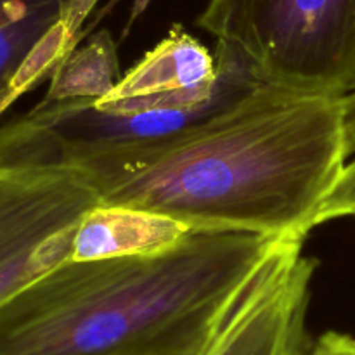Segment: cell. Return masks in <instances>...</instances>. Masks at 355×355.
<instances>
[{"mask_svg":"<svg viewBox=\"0 0 355 355\" xmlns=\"http://www.w3.org/2000/svg\"><path fill=\"white\" fill-rule=\"evenodd\" d=\"M218 87L200 106L187 110L107 113L80 99L40 103L0 127V162L35 166H68L82 156L146 144L168 137L231 106L260 83L245 62L222 45L215 49Z\"/></svg>","mask_w":355,"mask_h":355,"instance_id":"4","label":"cell"},{"mask_svg":"<svg viewBox=\"0 0 355 355\" xmlns=\"http://www.w3.org/2000/svg\"><path fill=\"white\" fill-rule=\"evenodd\" d=\"M99 194L69 166L0 162V304L71 257Z\"/></svg>","mask_w":355,"mask_h":355,"instance_id":"5","label":"cell"},{"mask_svg":"<svg viewBox=\"0 0 355 355\" xmlns=\"http://www.w3.org/2000/svg\"><path fill=\"white\" fill-rule=\"evenodd\" d=\"M149 2H151V0H135L134 6H132V12H130V19H128V26H130V24L134 23V21L137 19V17L141 16L142 12H144L146 7L149 6Z\"/></svg>","mask_w":355,"mask_h":355,"instance_id":"15","label":"cell"},{"mask_svg":"<svg viewBox=\"0 0 355 355\" xmlns=\"http://www.w3.org/2000/svg\"><path fill=\"white\" fill-rule=\"evenodd\" d=\"M68 0H0V113L66 55Z\"/></svg>","mask_w":355,"mask_h":355,"instance_id":"8","label":"cell"},{"mask_svg":"<svg viewBox=\"0 0 355 355\" xmlns=\"http://www.w3.org/2000/svg\"><path fill=\"white\" fill-rule=\"evenodd\" d=\"M304 355H355V338L345 333L328 331L311 343Z\"/></svg>","mask_w":355,"mask_h":355,"instance_id":"13","label":"cell"},{"mask_svg":"<svg viewBox=\"0 0 355 355\" xmlns=\"http://www.w3.org/2000/svg\"><path fill=\"white\" fill-rule=\"evenodd\" d=\"M342 217H355V159L342 168L315 215V227Z\"/></svg>","mask_w":355,"mask_h":355,"instance_id":"11","label":"cell"},{"mask_svg":"<svg viewBox=\"0 0 355 355\" xmlns=\"http://www.w3.org/2000/svg\"><path fill=\"white\" fill-rule=\"evenodd\" d=\"M218 87L215 52L175 24L158 45L121 75L107 96L90 99L107 113L187 110L207 103Z\"/></svg>","mask_w":355,"mask_h":355,"instance_id":"7","label":"cell"},{"mask_svg":"<svg viewBox=\"0 0 355 355\" xmlns=\"http://www.w3.org/2000/svg\"><path fill=\"white\" fill-rule=\"evenodd\" d=\"M281 241L191 231L156 255L66 260L0 304V355H198Z\"/></svg>","mask_w":355,"mask_h":355,"instance_id":"2","label":"cell"},{"mask_svg":"<svg viewBox=\"0 0 355 355\" xmlns=\"http://www.w3.org/2000/svg\"><path fill=\"white\" fill-rule=\"evenodd\" d=\"M97 3H99V0H68L66 2L61 19L66 54H69L78 45L82 26L85 24L87 17L90 16V12H92Z\"/></svg>","mask_w":355,"mask_h":355,"instance_id":"12","label":"cell"},{"mask_svg":"<svg viewBox=\"0 0 355 355\" xmlns=\"http://www.w3.org/2000/svg\"><path fill=\"white\" fill-rule=\"evenodd\" d=\"M196 23L263 85L355 90V0H208Z\"/></svg>","mask_w":355,"mask_h":355,"instance_id":"3","label":"cell"},{"mask_svg":"<svg viewBox=\"0 0 355 355\" xmlns=\"http://www.w3.org/2000/svg\"><path fill=\"white\" fill-rule=\"evenodd\" d=\"M347 120L349 96L259 85L186 130L68 166L101 203L166 215L193 231L305 239L350 155Z\"/></svg>","mask_w":355,"mask_h":355,"instance_id":"1","label":"cell"},{"mask_svg":"<svg viewBox=\"0 0 355 355\" xmlns=\"http://www.w3.org/2000/svg\"><path fill=\"white\" fill-rule=\"evenodd\" d=\"M44 103L101 99L121 80L118 49L107 30L97 31L85 44L66 54L49 76Z\"/></svg>","mask_w":355,"mask_h":355,"instance_id":"10","label":"cell"},{"mask_svg":"<svg viewBox=\"0 0 355 355\" xmlns=\"http://www.w3.org/2000/svg\"><path fill=\"white\" fill-rule=\"evenodd\" d=\"M347 132H349V153L355 151V90L349 96V120H347Z\"/></svg>","mask_w":355,"mask_h":355,"instance_id":"14","label":"cell"},{"mask_svg":"<svg viewBox=\"0 0 355 355\" xmlns=\"http://www.w3.org/2000/svg\"><path fill=\"white\" fill-rule=\"evenodd\" d=\"M193 229L155 211L99 203L85 214L75 231L69 260L125 259L166 252Z\"/></svg>","mask_w":355,"mask_h":355,"instance_id":"9","label":"cell"},{"mask_svg":"<svg viewBox=\"0 0 355 355\" xmlns=\"http://www.w3.org/2000/svg\"><path fill=\"white\" fill-rule=\"evenodd\" d=\"M305 239L288 238L267 257L255 279L198 355H304L307 312L318 260Z\"/></svg>","mask_w":355,"mask_h":355,"instance_id":"6","label":"cell"}]
</instances>
